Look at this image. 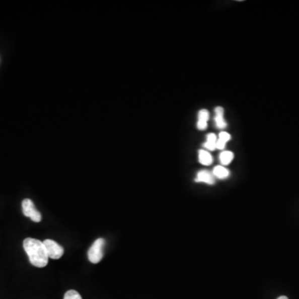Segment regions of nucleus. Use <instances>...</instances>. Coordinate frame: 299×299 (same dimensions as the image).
<instances>
[{
	"label": "nucleus",
	"instance_id": "nucleus-11",
	"mask_svg": "<svg viewBox=\"0 0 299 299\" xmlns=\"http://www.w3.org/2000/svg\"><path fill=\"white\" fill-rule=\"evenodd\" d=\"M63 299H83L81 295L75 290H69L65 293Z\"/></svg>",
	"mask_w": 299,
	"mask_h": 299
},
{
	"label": "nucleus",
	"instance_id": "nucleus-4",
	"mask_svg": "<svg viewBox=\"0 0 299 299\" xmlns=\"http://www.w3.org/2000/svg\"><path fill=\"white\" fill-rule=\"evenodd\" d=\"M43 245L45 246L48 258H51L52 259H58L63 255L64 249L59 244L55 242L54 240H44Z\"/></svg>",
	"mask_w": 299,
	"mask_h": 299
},
{
	"label": "nucleus",
	"instance_id": "nucleus-15",
	"mask_svg": "<svg viewBox=\"0 0 299 299\" xmlns=\"http://www.w3.org/2000/svg\"><path fill=\"white\" fill-rule=\"evenodd\" d=\"M226 143L221 141V140H217L216 142V149L223 150L226 147Z\"/></svg>",
	"mask_w": 299,
	"mask_h": 299
},
{
	"label": "nucleus",
	"instance_id": "nucleus-5",
	"mask_svg": "<svg viewBox=\"0 0 299 299\" xmlns=\"http://www.w3.org/2000/svg\"><path fill=\"white\" fill-rule=\"evenodd\" d=\"M196 182H203L208 185H214V176L213 174L206 170H202L198 172L196 175V178H195Z\"/></svg>",
	"mask_w": 299,
	"mask_h": 299
},
{
	"label": "nucleus",
	"instance_id": "nucleus-8",
	"mask_svg": "<svg viewBox=\"0 0 299 299\" xmlns=\"http://www.w3.org/2000/svg\"><path fill=\"white\" fill-rule=\"evenodd\" d=\"M212 174L214 176V178L225 180V179L228 178L230 176V171L223 166H217L214 167Z\"/></svg>",
	"mask_w": 299,
	"mask_h": 299
},
{
	"label": "nucleus",
	"instance_id": "nucleus-13",
	"mask_svg": "<svg viewBox=\"0 0 299 299\" xmlns=\"http://www.w3.org/2000/svg\"><path fill=\"white\" fill-rule=\"evenodd\" d=\"M217 140H218V137L216 136L214 133H209L206 135V141H208V142L216 143L217 142Z\"/></svg>",
	"mask_w": 299,
	"mask_h": 299
},
{
	"label": "nucleus",
	"instance_id": "nucleus-2",
	"mask_svg": "<svg viewBox=\"0 0 299 299\" xmlns=\"http://www.w3.org/2000/svg\"><path fill=\"white\" fill-rule=\"evenodd\" d=\"M105 240L102 238H100L96 240L95 242L93 243V245L91 246L90 249L88 250V259L91 263L93 264H98L102 258H103V249L105 246Z\"/></svg>",
	"mask_w": 299,
	"mask_h": 299
},
{
	"label": "nucleus",
	"instance_id": "nucleus-9",
	"mask_svg": "<svg viewBox=\"0 0 299 299\" xmlns=\"http://www.w3.org/2000/svg\"><path fill=\"white\" fill-rule=\"evenodd\" d=\"M199 162L203 166H210L213 162V157L209 152L205 150H199Z\"/></svg>",
	"mask_w": 299,
	"mask_h": 299
},
{
	"label": "nucleus",
	"instance_id": "nucleus-12",
	"mask_svg": "<svg viewBox=\"0 0 299 299\" xmlns=\"http://www.w3.org/2000/svg\"><path fill=\"white\" fill-rule=\"evenodd\" d=\"M231 135H230L228 132H226V131H221V132L218 134V140H221V141H223V142L227 143L229 140H231Z\"/></svg>",
	"mask_w": 299,
	"mask_h": 299
},
{
	"label": "nucleus",
	"instance_id": "nucleus-1",
	"mask_svg": "<svg viewBox=\"0 0 299 299\" xmlns=\"http://www.w3.org/2000/svg\"><path fill=\"white\" fill-rule=\"evenodd\" d=\"M24 249L29 256L32 265L38 268H43L48 264L49 258L43 242L40 240L27 238L24 241Z\"/></svg>",
	"mask_w": 299,
	"mask_h": 299
},
{
	"label": "nucleus",
	"instance_id": "nucleus-16",
	"mask_svg": "<svg viewBox=\"0 0 299 299\" xmlns=\"http://www.w3.org/2000/svg\"><path fill=\"white\" fill-rule=\"evenodd\" d=\"M277 299H288L287 298V297H286V296H281V297H278V298Z\"/></svg>",
	"mask_w": 299,
	"mask_h": 299
},
{
	"label": "nucleus",
	"instance_id": "nucleus-6",
	"mask_svg": "<svg viewBox=\"0 0 299 299\" xmlns=\"http://www.w3.org/2000/svg\"><path fill=\"white\" fill-rule=\"evenodd\" d=\"M209 113L207 110L202 109L198 112L197 128L200 131H204L208 127Z\"/></svg>",
	"mask_w": 299,
	"mask_h": 299
},
{
	"label": "nucleus",
	"instance_id": "nucleus-7",
	"mask_svg": "<svg viewBox=\"0 0 299 299\" xmlns=\"http://www.w3.org/2000/svg\"><path fill=\"white\" fill-rule=\"evenodd\" d=\"M214 121L215 126L218 129H225L227 126L226 120L223 118V108L221 107H215L214 109Z\"/></svg>",
	"mask_w": 299,
	"mask_h": 299
},
{
	"label": "nucleus",
	"instance_id": "nucleus-3",
	"mask_svg": "<svg viewBox=\"0 0 299 299\" xmlns=\"http://www.w3.org/2000/svg\"><path fill=\"white\" fill-rule=\"evenodd\" d=\"M22 208H23V213L26 217L31 218L33 222L38 223L42 220V215L40 212L36 209L35 205L31 199H25L22 202Z\"/></svg>",
	"mask_w": 299,
	"mask_h": 299
},
{
	"label": "nucleus",
	"instance_id": "nucleus-10",
	"mask_svg": "<svg viewBox=\"0 0 299 299\" xmlns=\"http://www.w3.org/2000/svg\"><path fill=\"white\" fill-rule=\"evenodd\" d=\"M234 160V153L230 151H223L219 154V162L222 166H228Z\"/></svg>",
	"mask_w": 299,
	"mask_h": 299
},
{
	"label": "nucleus",
	"instance_id": "nucleus-14",
	"mask_svg": "<svg viewBox=\"0 0 299 299\" xmlns=\"http://www.w3.org/2000/svg\"><path fill=\"white\" fill-rule=\"evenodd\" d=\"M203 146H204L205 149L208 150V151H214V150H216V143L205 141V142L204 143Z\"/></svg>",
	"mask_w": 299,
	"mask_h": 299
}]
</instances>
